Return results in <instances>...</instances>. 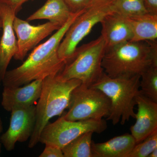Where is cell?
Returning <instances> with one entry per match:
<instances>
[{
  "label": "cell",
  "instance_id": "6da1fadb",
  "mask_svg": "<svg viewBox=\"0 0 157 157\" xmlns=\"http://www.w3.org/2000/svg\"><path fill=\"white\" fill-rule=\"evenodd\" d=\"M85 9L73 13L49 39L35 47L21 66L6 71L2 81L3 86L18 87L59 74L66 65V62L58 56L59 46L70 25Z\"/></svg>",
  "mask_w": 157,
  "mask_h": 157
},
{
  "label": "cell",
  "instance_id": "8fae6325",
  "mask_svg": "<svg viewBox=\"0 0 157 157\" xmlns=\"http://www.w3.org/2000/svg\"><path fill=\"white\" fill-rule=\"evenodd\" d=\"M16 14L10 6L0 2V19L2 30L0 40V82L2 80L11 59L17 51V40L13 26Z\"/></svg>",
  "mask_w": 157,
  "mask_h": 157
},
{
  "label": "cell",
  "instance_id": "603a6c76",
  "mask_svg": "<svg viewBox=\"0 0 157 157\" xmlns=\"http://www.w3.org/2000/svg\"><path fill=\"white\" fill-rule=\"evenodd\" d=\"M39 157H64L62 149L56 147L45 144L44 151Z\"/></svg>",
  "mask_w": 157,
  "mask_h": 157
},
{
  "label": "cell",
  "instance_id": "ac0fdd59",
  "mask_svg": "<svg viewBox=\"0 0 157 157\" xmlns=\"http://www.w3.org/2000/svg\"><path fill=\"white\" fill-rule=\"evenodd\" d=\"M92 132L84 133L62 148L64 157H93L91 151Z\"/></svg>",
  "mask_w": 157,
  "mask_h": 157
},
{
  "label": "cell",
  "instance_id": "d6986e66",
  "mask_svg": "<svg viewBox=\"0 0 157 157\" xmlns=\"http://www.w3.org/2000/svg\"><path fill=\"white\" fill-rule=\"evenodd\" d=\"M113 12L126 18L136 17L147 14L143 0H110Z\"/></svg>",
  "mask_w": 157,
  "mask_h": 157
},
{
  "label": "cell",
  "instance_id": "5b68a950",
  "mask_svg": "<svg viewBox=\"0 0 157 157\" xmlns=\"http://www.w3.org/2000/svg\"><path fill=\"white\" fill-rule=\"evenodd\" d=\"M106 51L102 36L77 47L71 58L58 75L63 79H77L90 86L104 73L102 62Z\"/></svg>",
  "mask_w": 157,
  "mask_h": 157
},
{
  "label": "cell",
  "instance_id": "ffe728a7",
  "mask_svg": "<svg viewBox=\"0 0 157 157\" xmlns=\"http://www.w3.org/2000/svg\"><path fill=\"white\" fill-rule=\"evenodd\" d=\"M141 94L157 103V66L152 65L140 76Z\"/></svg>",
  "mask_w": 157,
  "mask_h": 157
},
{
  "label": "cell",
  "instance_id": "2e32d148",
  "mask_svg": "<svg viewBox=\"0 0 157 157\" xmlns=\"http://www.w3.org/2000/svg\"><path fill=\"white\" fill-rule=\"evenodd\" d=\"M72 13L64 0H47L42 7L28 17V21L46 19L62 27Z\"/></svg>",
  "mask_w": 157,
  "mask_h": 157
},
{
  "label": "cell",
  "instance_id": "484cf974",
  "mask_svg": "<svg viewBox=\"0 0 157 157\" xmlns=\"http://www.w3.org/2000/svg\"><path fill=\"white\" fill-rule=\"evenodd\" d=\"M3 131V126H2V118H1V116H0V154H1V144H2V143H1V134H2V132Z\"/></svg>",
  "mask_w": 157,
  "mask_h": 157
},
{
  "label": "cell",
  "instance_id": "7c38bea8",
  "mask_svg": "<svg viewBox=\"0 0 157 157\" xmlns=\"http://www.w3.org/2000/svg\"><path fill=\"white\" fill-rule=\"evenodd\" d=\"M136 102V122L130 130L137 144L157 129V103L141 94L137 96Z\"/></svg>",
  "mask_w": 157,
  "mask_h": 157
},
{
  "label": "cell",
  "instance_id": "83f0119b",
  "mask_svg": "<svg viewBox=\"0 0 157 157\" xmlns=\"http://www.w3.org/2000/svg\"><path fill=\"white\" fill-rule=\"evenodd\" d=\"M2 30V22L1 19H0V30Z\"/></svg>",
  "mask_w": 157,
  "mask_h": 157
},
{
  "label": "cell",
  "instance_id": "44dd1931",
  "mask_svg": "<svg viewBox=\"0 0 157 157\" xmlns=\"http://www.w3.org/2000/svg\"><path fill=\"white\" fill-rule=\"evenodd\" d=\"M157 147V129L140 143L137 144L128 157H148Z\"/></svg>",
  "mask_w": 157,
  "mask_h": 157
},
{
  "label": "cell",
  "instance_id": "277c9868",
  "mask_svg": "<svg viewBox=\"0 0 157 157\" xmlns=\"http://www.w3.org/2000/svg\"><path fill=\"white\" fill-rule=\"evenodd\" d=\"M140 76L112 78L105 73L91 87L100 90L107 96L111 102L110 113L107 120L113 125L124 124L130 118H135L136 98L141 94Z\"/></svg>",
  "mask_w": 157,
  "mask_h": 157
},
{
  "label": "cell",
  "instance_id": "ba28073f",
  "mask_svg": "<svg viewBox=\"0 0 157 157\" xmlns=\"http://www.w3.org/2000/svg\"><path fill=\"white\" fill-rule=\"evenodd\" d=\"M105 120L70 121L62 116L54 122L48 124L39 137V142L62 149L76 137L88 132L101 134L107 128Z\"/></svg>",
  "mask_w": 157,
  "mask_h": 157
},
{
  "label": "cell",
  "instance_id": "7a4b0ae2",
  "mask_svg": "<svg viewBox=\"0 0 157 157\" xmlns=\"http://www.w3.org/2000/svg\"><path fill=\"white\" fill-rule=\"evenodd\" d=\"M152 65L157 66V42L128 41L106 51L102 62L109 77L141 76Z\"/></svg>",
  "mask_w": 157,
  "mask_h": 157
},
{
  "label": "cell",
  "instance_id": "d4e9b609",
  "mask_svg": "<svg viewBox=\"0 0 157 157\" xmlns=\"http://www.w3.org/2000/svg\"><path fill=\"white\" fill-rule=\"evenodd\" d=\"M143 2L147 13L157 15V0H143Z\"/></svg>",
  "mask_w": 157,
  "mask_h": 157
},
{
  "label": "cell",
  "instance_id": "e0dca14e",
  "mask_svg": "<svg viewBox=\"0 0 157 157\" xmlns=\"http://www.w3.org/2000/svg\"><path fill=\"white\" fill-rule=\"evenodd\" d=\"M126 19L132 33L130 41H156L157 15L147 13Z\"/></svg>",
  "mask_w": 157,
  "mask_h": 157
},
{
  "label": "cell",
  "instance_id": "9a60e30c",
  "mask_svg": "<svg viewBox=\"0 0 157 157\" xmlns=\"http://www.w3.org/2000/svg\"><path fill=\"white\" fill-rule=\"evenodd\" d=\"M136 143L131 134H125L113 137L103 143L92 141L93 157H128Z\"/></svg>",
  "mask_w": 157,
  "mask_h": 157
},
{
  "label": "cell",
  "instance_id": "7402d4cb",
  "mask_svg": "<svg viewBox=\"0 0 157 157\" xmlns=\"http://www.w3.org/2000/svg\"><path fill=\"white\" fill-rule=\"evenodd\" d=\"M94 0H64L72 13L82 11L87 8Z\"/></svg>",
  "mask_w": 157,
  "mask_h": 157
},
{
  "label": "cell",
  "instance_id": "52a82bcc",
  "mask_svg": "<svg viewBox=\"0 0 157 157\" xmlns=\"http://www.w3.org/2000/svg\"><path fill=\"white\" fill-rule=\"evenodd\" d=\"M111 102L100 90L81 84L71 93L69 110L63 116L67 120H100L107 117Z\"/></svg>",
  "mask_w": 157,
  "mask_h": 157
},
{
  "label": "cell",
  "instance_id": "cb8c5ba5",
  "mask_svg": "<svg viewBox=\"0 0 157 157\" xmlns=\"http://www.w3.org/2000/svg\"><path fill=\"white\" fill-rule=\"evenodd\" d=\"M29 0H0V2L4 3L10 6L16 14L21 9L22 6Z\"/></svg>",
  "mask_w": 157,
  "mask_h": 157
},
{
  "label": "cell",
  "instance_id": "4fadbf2b",
  "mask_svg": "<svg viewBox=\"0 0 157 157\" xmlns=\"http://www.w3.org/2000/svg\"><path fill=\"white\" fill-rule=\"evenodd\" d=\"M100 23L102 26L101 36L105 41L106 50L132 40V30L126 17L111 11Z\"/></svg>",
  "mask_w": 157,
  "mask_h": 157
},
{
  "label": "cell",
  "instance_id": "9c48e42d",
  "mask_svg": "<svg viewBox=\"0 0 157 157\" xmlns=\"http://www.w3.org/2000/svg\"><path fill=\"white\" fill-rule=\"evenodd\" d=\"M9 129L1 136V143L7 151H11L17 142L30 138L36 123V106H18L11 109Z\"/></svg>",
  "mask_w": 157,
  "mask_h": 157
},
{
  "label": "cell",
  "instance_id": "30bf717a",
  "mask_svg": "<svg viewBox=\"0 0 157 157\" xmlns=\"http://www.w3.org/2000/svg\"><path fill=\"white\" fill-rule=\"evenodd\" d=\"M17 37V51L14 58L23 61L28 52L43 39L61 27L50 22L38 25H31L27 21L14 17L13 24Z\"/></svg>",
  "mask_w": 157,
  "mask_h": 157
},
{
  "label": "cell",
  "instance_id": "4316f807",
  "mask_svg": "<svg viewBox=\"0 0 157 157\" xmlns=\"http://www.w3.org/2000/svg\"><path fill=\"white\" fill-rule=\"evenodd\" d=\"M157 157V147L154 150L152 151L148 157Z\"/></svg>",
  "mask_w": 157,
  "mask_h": 157
},
{
  "label": "cell",
  "instance_id": "8992f818",
  "mask_svg": "<svg viewBox=\"0 0 157 157\" xmlns=\"http://www.w3.org/2000/svg\"><path fill=\"white\" fill-rule=\"evenodd\" d=\"M110 1L94 0L70 25L58 51L59 58L64 61L66 64L73 56L79 42L106 14L112 11Z\"/></svg>",
  "mask_w": 157,
  "mask_h": 157
},
{
  "label": "cell",
  "instance_id": "3957f363",
  "mask_svg": "<svg viewBox=\"0 0 157 157\" xmlns=\"http://www.w3.org/2000/svg\"><path fill=\"white\" fill-rule=\"evenodd\" d=\"M81 83L77 79L65 80L58 74L42 80V91L36 107V123L29 141V148H33L39 143L41 132L51 119L60 116L67 108L71 93Z\"/></svg>",
  "mask_w": 157,
  "mask_h": 157
},
{
  "label": "cell",
  "instance_id": "5bb4252c",
  "mask_svg": "<svg viewBox=\"0 0 157 157\" xmlns=\"http://www.w3.org/2000/svg\"><path fill=\"white\" fill-rule=\"evenodd\" d=\"M21 87H4L2 105L11 112L14 107L30 106L39 100L42 91V80H36Z\"/></svg>",
  "mask_w": 157,
  "mask_h": 157
}]
</instances>
